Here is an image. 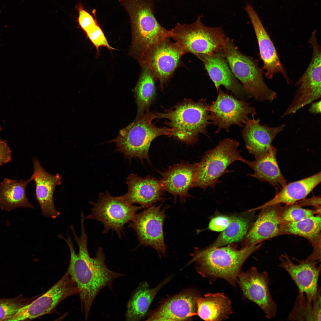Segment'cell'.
Instances as JSON below:
<instances>
[{"instance_id": "obj_1", "label": "cell", "mask_w": 321, "mask_h": 321, "mask_svg": "<svg viewBox=\"0 0 321 321\" xmlns=\"http://www.w3.org/2000/svg\"><path fill=\"white\" fill-rule=\"evenodd\" d=\"M84 222L83 220L81 221V233L80 237L76 235L74 226H69L78 246V254L75 251L70 236L67 235V237L66 238L60 234L58 236L64 240L69 247L70 257L67 269L78 289L82 309L84 311L85 319L87 320L94 300L100 290L104 287H107L112 291L114 280L124 275L108 268L102 247H100L96 250L95 258L90 256L87 248L88 237Z\"/></svg>"}, {"instance_id": "obj_2", "label": "cell", "mask_w": 321, "mask_h": 321, "mask_svg": "<svg viewBox=\"0 0 321 321\" xmlns=\"http://www.w3.org/2000/svg\"><path fill=\"white\" fill-rule=\"evenodd\" d=\"M261 245L260 243L253 244L239 250L231 246L204 249L195 247L190 254L191 259L188 264H195L197 273L208 279L210 284L221 278L236 287L243 264Z\"/></svg>"}, {"instance_id": "obj_3", "label": "cell", "mask_w": 321, "mask_h": 321, "mask_svg": "<svg viewBox=\"0 0 321 321\" xmlns=\"http://www.w3.org/2000/svg\"><path fill=\"white\" fill-rule=\"evenodd\" d=\"M210 104L206 99L197 101L185 98L163 112H155V119H165V124L172 130L171 136L181 142L193 145L200 134L208 136L207 128L212 124Z\"/></svg>"}, {"instance_id": "obj_4", "label": "cell", "mask_w": 321, "mask_h": 321, "mask_svg": "<svg viewBox=\"0 0 321 321\" xmlns=\"http://www.w3.org/2000/svg\"><path fill=\"white\" fill-rule=\"evenodd\" d=\"M128 12L132 32V51L139 60L151 48L166 38L171 32L162 26L155 16L153 0H119Z\"/></svg>"}, {"instance_id": "obj_5", "label": "cell", "mask_w": 321, "mask_h": 321, "mask_svg": "<svg viewBox=\"0 0 321 321\" xmlns=\"http://www.w3.org/2000/svg\"><path fill=\"white\" fill-rule=\"evenodd\" d=\"M155 112L147 109L144 114L120 130L118 136L109 142L116 144V150L131 161L137 158L143 162L146 159L150 164L149 150L152 142L161 136H171L172 130L164 126L158 127L152 122Z\"/></svg>"}, {"instance_id": "obj_6", "label": "cell", "mask_w": 321, "mask_h": 321, "mask_svg": "<svg viewBox=\"0 0 321 321\" xmlns=\"http://www.w3.org/2000/svg\"><path fill=\"white\" fill-rule=\"evenodd\" d=\"M219 54L226 60L234 75L250 97L260 102L270 103L276 99L277 93L266 84L262 69L257 62L241 52L228 37Z\"/></svg>"}, {"instance_id": "obj_7", "label": "cell", "mask_w": 321, "mask_h": 321, "mask_svg": "<svg viewBox=\"0 0 321 321\" xmlns=\"http://www.w3.org/2000/svg\"><path fill=\"white\" fill-rule=\"evenodd\" d=\"M201 18L199 16L190 24L178 23L170 31L171 37L181 48L183 55L219 54L225 43L227 37L222 29L206 26Z\"/></svg>"}, {"instance_id": "obj_8", "label": "cell", "mask_w": 321, "mask_h": 321, "mask_svg": "<svg viewBox=\"0 0 321 321\" xmlns=\"http://www.w3.org/2000/svg\"><path fill=\"white\" fill-rule=\"evenodd\" d=\"M239 142L226 138L220 141L216 147L206 152L201 161L192 188L205 190L213 188L221 181L219 178L229 171L228 167L236 161L245 163L246 159L238 150Z\"/></svg>"}, {"instance_id": "obj_9", "label": "cell", "mask_w": 321, "mask_h": 321, "mask_svg": "<svg viewBox=\"0 0 321 321\" xmlns=\"http://www.w3.org/2000/svg\"><path fill=\"white\" fill-rule=\"evenodd\" d=\"M89 203L93 206L86 218L101 222L104 226L103 233L111 230L119 238L125 225L133 219L138 211L144 208L129 204L120 196H112L108 191L99 193L97 202Z\"/></svg>"}, {"instance_id": "obj_10", "label": "cell", "mask_w": 321, "mask_h": 321, "mask_svg": "<svg viewBox=\"0 0 321 321\" xmlns=\"http://www.w3.org/2000/svg\"><path fill=\"white\" fill-rule=\"evenodd\" d=\"M166 38L150 48L138 61L142 67L149 69L162 91L169 83L177 69L185 66L181 60L183 55L179 45Z\"/></svg>"}, {"instance_id": "obj_11", "label": "cell", "mask_w": 321, "mask_h": 321, "mask_svg": "<svg viewBox=\"0 0 321 321\" xmlns=\"http://www.w3.org/2000/svg\"><path fill=\"white\" fill-rule=\"evenodd\" d=\"M217 92L216 99L209 108L211 123L217 127L215 133L223 129L228 133L234 125L243 128L250 116L254 118L257 114L255 108L246 100L225 93L220 88Z\"/></svg>"}, {"instance_id": "obj_12", "label": "cell", "mask_w": 321, "mask_h": 321, "mask_svg": "<svg viewBox=\"0 0 321 321\" xmlns=\"http://www.w3.org/2000/svg\"><path fill=\"white\" fill-rule=\"evenodd\" d=\"M163 202L157 206L151 205L141 212L137 213L130 223L129 226L136 233L139 241V246H150L161 255L166 254L163 224L166 218L165 212L169 206L161 209Z\"/></svg>"}, {"instance_id": "obj_13", "label": "cell", "mask_w": 321, "mask_h": 321, "mask_svg": "<svg viewBox=\"0 0 321 321\" xmlns=\"http://www.w3.org/2000/svg\"><path fill=\"white\" fill-rule=\"evenodd\" d=\"M78 295L76 286L68 270L62 278L45 293L18 310L7 321L31 320L52 312L62 301Z\"/></svg>"}, {"instance_id": "obj_14", "label": "cell", "mask_w": 321, "mask_h": 321, "mask_svg": "<svg viewBox=\"0 0 321 321\" xmlns=\"http://www.w3.org/2000/svg\"><path fill=\"white\" fill-rule=\"evenodd\" d=\"M316 31L311 33L308 42L313 50L310 62L295 85L298 88L291 102L295 108L300 109L318 99L321 96V47L318 43Z\"/></svg>"}, {"instance_id": "obj_15", "label": "cell", "mask_w": 321, "mask_h": 321, "mask_svg": "<svg viewBox=\"0 0 321 321\" xmlns=\"http://www.w3.org/2000/svg\"><path fill=\"white\" fill-rule=\"evenodd\" d=\"M237 284L242 291L243 299L257 305L264 312L265 317L270 319L275 317L277 306L270 293V281L266 271L259 273L256 267H251L241 272Z\"/></svg>"}, {"instance_id": "obj_16", "label": "cell", "mask_w": 321, "mask_h": 321, "mask_svg": "<svg viewBox=\"0 0 321 321\" xmlns=\"http://www.w3.org/2000/svg\"><path fill=\"white\" fill-rule=\"evenodd\" d=\"M197 292L187 289L167 298L150 315L147 321H188L197 315Z\"/></svg>"}, {"instance_id": "obj_17", "label": "cell", "mask_w": 321, "mask_h": 321, "mask_svg": "<svg viewBox=\"0 0 321 321\" xmlns=\"http://www.w3.org/2000/svg\"><path fill=\"white\" fill-rule=\"evenodd\" d=\"M278 265L287 272L297 286L299 292L306 295V299L312 303L315 298L318 286L317 282L321 272V266L317 265L319 262L309 257L305 260L296 259L298 264H295L285 253L279 257Z\"/></svg>"}, {"instance_id": "obj_18", "label": "cell", "mask_w": 321, "mask_h": 321, "mask_svg": "<svg viewBox=\"0 0 321 321\" xmlns=\"http://www.w3.org/2000/svg\"><path fill=\"white\" fill-rule=\"evenodd\" d=\"M245 9L251 20L257 39L259 54L263 62L265 76L272 79L275 75L281 73L287 84L292 82L282 64L274 45L252 7L247 5Z\"/></svg>"}, {"instance_id": "obj_19", "label": "cell", "mask_w": 321, "mask_h": 321, "mask_svg": "<svg viewBox=\"0 0 321 321\" xmlns=\"http://www.w3.org/2000/svg\"><path fill=\"white\" fill-rule=\"evenodd\" d=\"M199 167V163H190L181 162L169 166L163 172L160 180L164 191L171 194L174 202L179 197L180 202L184 203L187 198L191 196L189 189L192 188Z\"/></svg>"}, {"instance_id": "obj_20", "label": "cell", "mask_w": 321, "mask_h": 321, "mask_svg": "<svg viewBox=\"0 0 321 321\" xmlns=\"http://www.w3.org/2000/svg\"><path fill=\"white\" fill-rule=\"evenodd\" d=\"M196 56L203 63L217 91L220 86H223L237 98L246 100L250 98L222 56L216 53L211 55L200 54Z\"/></svg>"}, {"instance_id": "obj_21", "label": "cell", "mask_w": 321, "mask_h": 321, "mask_svg": "<svg viewBox=\"0 0 321 321\" xmlns=\"http://www.w3.org/2000/svg\"><path fill=\"white\" fill-rule=\"evenodd\" d=\"M126 182L128 191L120 196L129 204H138L144 208L165 199L161 182L153 176L142 177L130 174Z\"/></svg>"}, {"instance_id": "obj_22", "label": "cell", "mask_w": 321, "mask_h": 321, "mask_svg": "<svg viewBox=\"0 0 321 321\" xmlns=\"http://www.w3.org/2000/svg\"><path fill=\"white\" fill-rule=\"evenodd\" d=\"M259 118H250L243 127L242 135L248 152L255 158L266 155L273 146L276 135L284 130L285 125L275 127L261 125Z\"/></svg>"}, {"instance_id": "obj_23", "label": "cell", "mask_w": 321, "mask_h": 321, "mask_svg": "<svg viewBox=\"0 0 321 321\" xmlns=\"http://www.w3.org/2000/svg\"><path fill=\"white\" fill-rule=\"evenodd\" d=\"M34 170L30 179L35 184V196L44 216L54 219L60 214L55 207L54 193L56 187L62 181L58 174L52 175L41 166L37 159L33 160Z\"/></svg>"}, {"instance_id": "obj_24", "label": "cell", "mask_w": 321, "mask_h": 321, "mask_svg": "<svg viewBox=\"0 0 321 321\" xmlns=\"http://www.w3.org/2000/svg\"><path fill=\"white\" fill-rule=\"evenodd\" d=\"M280 204L261 209L262 210L257 219L244 238V247L280 235Z\"/></svg>"}, {"instance_id": "obj_25", "label": "cell", "mask_w": 321, "mask_h": 321, "mask_svg": "<svg viewBox=\"0 0 321 321\" xmlns=\"http://www.w3.org/2000/svg\"><path fill=\"white\" fill-rule=\"evenodd\" d=\"M277 152V150L273 146L265 155L253 161L246 160L245 163L254 171L253 174H249L248 176L255 178L261 182L268 183L274 188L276 193L287 182L278 163Z\"/></svg>"}, {"instance_id": "obj_26", "label": "cell", "mask_w": 321, "mask_h": 321, "mask_svg": "<svg viewBox=\"0 0 321 321\" xmlns=\"http://www.w3.org/2000/svg\"><path fill=\"white\" fill-rule=\"evenodd\" d=\"M321 172L300 180L287 184L271 199L254 210L281 203H295L304 199L321 182Z\"/></svg>"}, {"instance_id": "obj_27", "label": "cell", "mask_w": 321, "mask_h": 321, "mask_svg": "<svg viewBox=\"0 0 321 321\" xmlns=\"http://www.w3.org/2000/svg\"><path fill=\"white\" fill-rule=\"evenodd\" d=\"M231 300L223 293H208L197 300V315L205 321H222L233 313Z\"/></svg>"}, {"instance_id": "obj_28", "label": "cell", "mask_w": 321, "mask_h": 321, "mask_svg": "<svg viewBox=\"0 0 321 321\" xmlns=\"http://www.w3.org/2000/svg\"><path fill=\"white\" fill-rule=\"evenodd\" d=\"M171 279L170 277L166 278L153 288H150L146 281L141 283L134 291L127 304L126 320L137 321L143 319L158 292Z\"/></svg>"}, {"instance_id": "obj_29", "label": "cell", "mask_w": 321, "mask_h": 321, "mask_svg": "<svg viewBox=\"0 0 321 321\" xmlns=\"http://www.w3.org/2000/svg\"><path fill=\"white\" fill-rule=\"evenodd\" d=\"M27 180H15L5 178L0 183V207L10 211L19 208L33 209L34 206L28 201L25 190Z\"/></svg>"}, {"instance_id": "obj_30", "label": "cell", "mask_w": 321, "mask_h": 321, "mask_svg": "<svg viewBox=\"0 0 321 321\" xmlns=\"http://www.w3.org/2000/svg\"><path fill=\"white\" fill-rule=\"evenodd\" d=\"M321 217L312 216L295 222L281 223L279 235L289 234L303 237L314 247V250H320Z\"/></svg>"}, {"instance_id": "obj_31", "label": "cell", "mask_w": 321, "mask_h": 321, "mask_svg": "<svg viewBox=\"0 0 321 321\" xmlns=\"http://www.w3.org/2000/svg\"><path fill=\"white\" fill-rule=\"evenodd\" d=\"M142 70L136 86L133 90L137 107L136 118L144 114L154 102L156 96L155 80L151 71L145 67Z\"/></svg>"}, {"instance_id": "obj_32", "label": "cell", "mask_w": 321, "mask_h": 321, "mask_svg": "<svg viewBox=\"0 0 321 321\" xmlns=\"http://www.w3.org/2000/svg\"><path fill=\"white\" fill-rule=\"evenodd\" d=\"M248 213L239 216H231L230 222L210 247H220L240 241L248 232L254 217V213Z\"/></svg>"}, {"instance_id": "obj_33", "label": "cell", "mask_w": 321, "mask_h": 321, "mask_svg": "<svg viewBox=\"0 0 321 321\" xmlns=\"http://www.w3.org/2000/svg\"><path fill=\"white\" fill-rule=\"evenodd\" d=\"M288 319L295 320L320 321L312 303H308L303 295L299 292L294 307Z\"/></svg>"}, {"instance_id": "obj_34", "label": "cell", "mask_w": 321, "mask_h": 321, "mask_svg": "<svg viewBox=\"0 0 321 321\" xmlns=\"http://www.w3.org/2000/svg\"><path fill=\"white\" fill-rule=\"evenodd\" d=\"M319 208L315 210L305 209L295 203L281 206L279 211L281 223L297 222L309 217L320 213Z\"/></svg>"}, {"instance_id": "obj_35", "label": "cell", "mask_w": 321, "mask_h": 321, "mask_svg": "<svg viewBox=\"0 0 321 321\" xmlns=\"http://www.w3.org/2000/svg\"><path fill=\"white\" fill-rule=\"evenodd\" d=\"M33 300L32 298H25L22 295L12 298H0V321H7L19 309Z\"/></svg>"}, {"instance_id": "obj_36", "label": "cell", "mask_w": 321, "mask_h": 321, "mask_svg": "<svg viewBox=\"0 0 321 321\" xmlns=\"http://www.w3.org/2000/svg\"><path fill=\"white\" fill-rule=\"evenodd\" d=\"M86 33L97 51L101 46L106 47L110 50L114 49L108 44L103 31L97 24Z\"/></svg>"}, {"instance_id": "obj_37", "label": "cell", "mask_w": 321, "mask_h": 321, "mask_svg": "<svg viewBox=\"0 0 321 321\" xmlns=\"http://www.w3.org/2000/svg\"><path fill=\"white\" fill-rule=\"evenodd\" d=\"M78 22L81 28L86 32L97 24L93 17L81 5L78 6Z\"/></svg>"}, {"instance_id": "obj_38", "label": "cell", "mask_w": 321, "mask_h": 321, "mask_svg": "<svg viewBox=\"0 0 321 321\" xmlns=\"http://www.w3.org/2000/svg\"><path fill=\"white\" fill-rule=\"evenodd\" d=\"M231 220V217L219 215L212 218L210 221L208 228L216 231H223L227 227Z\"/></svg>"}, {"instance_id": "obj_39", "label": "cell", "mask_w": 321, "mask_h": 321, "mask_svg": "<svg viewBox=\"0 0 321 321\" xmlns=\"http://www.w3.org/2000/svg\"><path fill=\"white\" fill-rule=\"evenodd\" d=\"M11 153L8 144L0 139V166L12 161Z\"/></svg>"}, {"instance_id": "obj_40", "label": "cell", "mask_w": 321, "mask_h": 321, "mask_svg": "<svg viewBox=\"0 0 321 321\" xmlns=\"http://www.w3.org/2000/svg\"><path fill=\"white\" fill-rule=\"evenodd\" d=\"M299 206L301 207L305 205H312L317 207H320L321 198L320 197L314 196L312 198L307 199H304L300 200L298 204L295 203Z\"/></svg>"}, {"instance_id": "obj_41", "label": "cell", "mask_w": 321, "mask_h": 321, "mask_svg": "<svg viewBox=\"0 0 321 321\" xmlns=\"http://www.w3.org/2000/svg\"><path fill=\"white\" fill-rule=\"evenodd\" d=\"M321 101L312 103L309 109V111L311 113L318 114L321 113Z\"/></svg>"}]
</instances>
